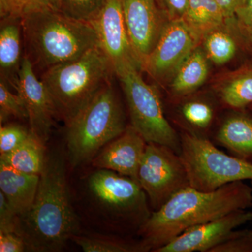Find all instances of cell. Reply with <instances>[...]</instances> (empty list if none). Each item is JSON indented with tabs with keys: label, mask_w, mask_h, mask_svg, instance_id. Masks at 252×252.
Listing matches in <instances>:
<instances>
[{
	"label": "cell",
	"mask_w": 252,
	"mask_h": 252,
	"mask_svg": "<svg viewBox=\"0 0 252 252\" xmlns=\"http://www.w3.org/2000/svg\"><path fill=\"white\" fill-rule=\"evenodd\" d=\"M252 206V189L244 181L210 192L189 186L152 212L138 230L140 242L147 252H155L189 228Z\"/></svg>",
	"instance_id": "6da1fadb"
},
{
	"label": "cell",
	"mask_w": 252,
	"mask_h": 252,
	"mask_svg": "<svg viewBox=\"0 0 252 252\" xmlns=\"http://www.w3.org/2000/svg\"><path fill=\"white\" fill-rule=\"evenodd\" d=\"M79 228L68 193L65 164L62 157L52 154L46 158L34 203L18 216L15 233L24 240L26 250L55 252L63 250Z\"/></svg>",
	"instance_id": "7a4b0ae2"
},
{
	"label": "cell",
	"mask_w": 252,
	"mask_h": 252,
	"mask_svg": "<svg viewBox=\"0 0 252 252\" xmlns=\"http://www.w3.org/2000/svg\"><path fill=\"white\" fill-rule=\"evenodd\" d=\"M21 23L26 56L33 65L46 69L77 59L99 45L91 23L73 19L56 9L33 13Z\"/></svg>",
	"instance_id": "3957f363"
},
{
	"label": "cell",
	"mask_w": 252,
	"mask_h": 252,
	"mask_svg": "<svg viewBox=\"0 0 252 252\" xmlns=\"http://www.w3.org/2000/svg\"><path fill=\"white\" fill-rule=\"evenodd\" d=\"M114 67L97 46L77 59L46 69L41 80L49 91L56 117L66 126L109 83Z\"/></svg>",
	"instance_id": "277c9868"
},
{
	"label": "cell",
	"mask_w": 252,
	"mask_h": 252,
	"mask_svg": "<svg viewBox=\"0 0 252 252\" xmlns=\"http://www.w3.org/2000/svg\"><path fill=\"white\" fill-rule=\"evenodd\" d=\"M66 127L68 158L74 167L93 160L104 146L122 135L127 127L110 83Z\"/></svg>",
	"instance_id": "5b68a950"
},
{
	"label": "cell",
	"mask_w": 252,
	"mask_h": 252,
	"mask_svg": "<svg viewBox=\"0 0 252 252\" xmlns=\"http://www.w3.org/2000/svg\"><path fill=\"white\" fill-rule=\"evenodd\" d=\"M180 156L190 187L210 192L238 182L252 181V163L217 149L207 137L183 132Z\"/></svg>",
	"instance_id": "8992f818"
},
{
	"label": "cell",
	"mask_w": 252,
	"mask_h": 252,
	"mask_svg": "<svg viewBox=\"0 0 252 252\" xmlns=\"http://www.w3.org/2000/svg\"><path fill=\"white\" fill-rule=\"evenodd\" d=\"M140 68L126 64L116 71L122 82L130 113L131 126L147 143L166 146L180 152V135L164 114L158 91L144 81Z\"/></svg>",
	"instance_id": "52a82bcc"
},
{
	"label": "cell",
	"mask_w": 252,
	"mask_h": 252,
	"mask_svg": "<svg viewBox=\"0 0 252 252\" xmlns=\"http://www.w3.org/2000/svg\"><path fill=\"white\" fill-rule=\"evenodd\" d=\"M89 186L96 201L127 227L139 230L152 215L147 194L130 177L99 169L91 176Z\"/></svg>",
	"instance_id": "ba28073f"
},
{
	"label": "cell",
	"mask_w": 252,
	"mask_h": 252,
	"mask_svg": "<svg viewBox=\"0 0 252 252\" xmlns=\"http://www.w3.org/2000/svg\"><path fill=\"white\" fill-rule=\"evenodd\" d=\"M136 181L147 194L154 211L190 186L180 154L170 147L156 143H147Z\"/></svg>",
	"instance_id": "9c48e42d"
},
{
	"label": "cell",
	"mask_w": 252,
	"mask_h": 252,
	"mask_svg": "<svg viewBox=\"0 0 252 252\" xmlns=\"http://www.w3.org/2000/svg\"><path fill=\"white\" fill-rule=\"evenodd\" d=\"M198 45L182 20L168 21L142 70L158 82H169Z\"/></svg>",
	"instance_id": "30bf717a"
},
{
	"label": "cell",
	"mask_w": 252,
	"mask_h": 252,
	"mask_svg": "<svg viewBox=\"0 0 252 252\" xmlns=\"http://www.w3.org/2000/svg\"><path fill=\"white\" fill-rule=\"evenodd\" d=\"M127 34L141 70L169 21L158 0H122Z\"/></svg>",
	"instance_id": "8fae6325"
},
{
	"label": "cell",
	"mask_w": 252,
	"mask_h": 252,
	"mask_svg": "<svg viewBox=\"0 0 252 252\" xmlns=\"http://www.w3.org/2000/svg\"><path fill=\"white\" fill-rule=\"evenodd\" d=\"M27 109L31 133L45 144L49 140L56 109L49 91L36 78L34 65L27 56L23 58L15 87Z\"/></svg>",
	"instance_id": "7c38bea8"
},
{
	"label": "cell",
	"mask_w": 252,
	"mask_h": 252,
	"mask_svg": "<svg viewBox=\"0 0 252 252\" xmlns=\"http://www.w3.org/2000/svg\"><path fill=\"white\" fill-rule=\"evenodd\" d=\"M91 23L97 32L99 46L112 62L114 73L128 64H135L141 69L127 34L122 0H107Z\"/></svg>",
	"instance_id": "4fadbf2b"
},
{
	"label": "cell",
	"mask_w": 252,
	"mask_h": 252,
	"mask_svg": "<svg viewBox=\"0 0 252 252\" xmlns=\"http://www.w3.org/2000/svg\"><path fill=\"white\" fill-rule=\"evenodd\" d=\"M252 220V212L238 210L195 225L154 252H210L230 232Z\"/></svg>",
	"instance_id": "5bb4252c"
},
{
	"label": "cell",
	"mask_w": 252,
	"mask_h": 252,
	"mask_svg": "<svg viewBox=\"0 0 252 252\" xmlns=\"http://www.w3.org/2000/svg\"><path fill=\"white\" fill-rule=\"evenodd\" d=\"M147 142L132 127L111 141L92 160L94 166L111 170L136 180Z\"/></svg>",
	"instance_id": "9a60e30c"
},
{
	"label": "cell",
	"mask_w": 252,
	"mask_h": 252,
	"mask_svg": "<svg viewBox=\"0 0 252 252\" xmlns=\"http://www.w3.org/2000/svg\"><path fill=\"white\" fill-rule=\"evenodd\" d=\"M39 179L40 175L25 173L0 161V189L18 216L34 203Z\"/></svg>",
	"instance_id": "2e32d148"
},
{
	"label": "cell",
	"mask_w": 252,
	"mask_h": 252,
	"mask_svg": "<svg viewBox=\"0 0 252 252\" xmlns=\"http://www.w3.org/2000/svg\"><path fill=\"white\" fill-rule=\"evenodd\" d=\"M21 20H1L0 29V72L1 80L16 87L21 60Z\"/></svg>",
	"instance_id": "e0dca14e"
},
{
	"label": "cell",
	"mask_w": 252,
	"mask_h": 252,
	"mask_svg": "<svg viewBox=\"0 0 252 252\" xmlns=\"http://www.w3.org/2000/svg\"><path fill=\"white\" fill-rule=\"evenodd\" d=\"M181 20L198 44L203 41L209 33L223 28L227 23L217 0H189L187 11Z\"/></svg>",
	"instance_id": "ac0fdd59"
},
{
	"label": "cell",
	"mask_w": 252,
	"mask_h": 252,
	"mask_svg": "<svg viewBox=\"0 0 252 252\" xmlns=\"http://www.w3.org/2000/svg\"><path fill=\"white\" fill-rule=\"evenodd\" d=\"M215 139L240 157L252 156V118L233 114L225 119L217 130Z\"/></svg>",
	"instance_id": "d6986e66"
},
{
	"label": "cell",
	"mask_w": 252,
	"mask_h": 252,
	"mask_svg": "<svg viewBox=\"0 0 252 252\" xmlns=\"http://www.w3.org/2000/svg\"><path fill=\"white\" fill-rule=\"evenodd\" d=\"M208 73L206 54L203 50L195 48L170 81L172 93L177 96L193 94L205 82Z\"/></svg>",
	"instance_id": "ffe728a7"
},
{
	"label": "cell",
	"mask_w": 252,
	"mask_h": 252,
	"mask_svg": "<svg viewBox=\"0 0 252 252\" xmlns=\"http://www.w3.org/2000/svg\"><path fill=\"white\" fill-rule=\"evenodd\" d=\"M46 158L44 144L31 132L28 138L18 147L9 153L1 154L0 161L25 173L40 175Z\"/></svg>",
	"instance_id": "44dd1931"
},
{
	"label": "cell",
	"mask_w": 252,
	"mask_h": 252,
	"mask_svg": "<svg viewBox=\"0 0 252 252\" xmlns=\"http://www.w3.org/2000/svg\"><path fill=\"white\" fill-rule=\"evenodd\" d=\"M220 96L223 103L233 109H242L252 104V69L240 71L222 86Z\"/></svg>",
	"instance_id": "7402d4cb"
},
{
	"label": "cell",
	"mask_w": 252,
	"mask_h": 252,
	"mask_svg": "<svg viewBox=\"0 0 252 252\" xmlns=\"http://www.w3.org/2000/svg\"><path fill=\"white\" fill-rule=\"evenodd\" d=\"M180 114L187 124V132H186L205 137L203 132L211 126L215 110L212 104L207 101L193 99L182 104Z\"/></svg>",
	"instance_id": "603a6c76"
},
{
	"label": "cell",
	"mask_w": 252,
	"mask_h": 252,
	"mask_svg": "<svg viewBox=\"0 0 252 252\" xmlns=\"http://www.w3.org/2000/svg\"><path fill=\"white\" fill-rule=\"evenodd\" d=\"M205 53L207 59L215 64H223L234 57L237 46L233 36L223 28L209 33L204 39Z\"/></svg>",
	"instance_id": "cb8c5ba5"
},
{
	"label": "cell",
	"mask_w": 252,
	"mask_h": 252,
	"mask_svg": "<svg viewBox=\"0 0 252 252\" xmlns=\"http://www.w3.org/2000/svg\"><path fill=\"white\" fill-rule=\"evenodd\" d=\"M72 240L86 252H147L141 242L128 243L115 239L99 237L79 236Z\"/></svg>",
	"instance_id": "d4e9b609"
},
{
	"label": "cell",
	"mask_w": 252,
	"mask_h": 252,
	"mask_svg": "<svg viewBox=\"0 0 252 252\" xmlns=\"http://www.w3.org/2000/svg\"><path fill=\"white\" fill-rule=\"evenodd\" d=\"M107 0H55L56 10L77 21L91 23L98 16Z\"/></svg>",
	"instance_id": "484cf974"
},
{
	"label": "cell",
	"mask_w": 252,
	"mask_h": 252,
	"mask_svg": "<svg viewBox=\"0 0 252 252\" xmlns=\"http://www.w3.org/2000/svg\"><path fill=\"white\" fill-rule=\"evenodd\" d=\"M48 9H56L52 0H0L1 20H21L28 15Z\"/></svg>",
	"instance_id": "4316f807"
},
{
	"label": "cell",
	"mask_w": 252,
	"mask_h": 252,
	"mask_svg": "<svg viewBox=\"0 0 252 252\" xmlns=\"http://www.w3.org/2000/svg\"><path fill=\"white\" fill-rule=\"evenodd\" d=\"M14 117L28 118L26 104L19 94H14L9 91L7 84L0 81V121L1 124L8 118Z\"/></svg>",
	"instance_id": "83f0119b"
},
{
	"label": "cell",
	"mask_w": 252,
	"mask_h": 252,
	"mask_svg": "<svg viewBox=\"0 0 252 252\" xmlns=\"http://www.w3.org/2000/svg\"><path fill=\"white\" fill-rule=\"evenodd\" d=\"M210 252H252V230H233Z\"/></svg>",
	"instance_id": "f1b7e54d"
},
{
	"label": "cell",
	"mask_w": 252,
	"mask_h": 252,
	"mask_svg": "<svg viewBox=\"0 0 252 252\" xmlns=\"http://www.w3.org/2000/svg\"><path fill=\"white\" fill-rule=\"evenodd\" d=\"M31 131L18 124H9L0 127V154L9 153L23 143Z\"/></svg>",
	"instance_id": "f546056e"
},
{
	"label": "cell",
	"mask_w": 252,
	"mask_h": 252,
	"mask_svg": "<svg viewBox=\"0 0 252 252\" xmlns=\"http://www.w3.org/2000/svg\"><path fill=\"white\" fill-rule=\"evenodd\" d=\"M234 23L252 46V0H244L243 4L235 11Z\"/></svg>",
	"instance_id": "4dcf8cb0"
},
{
	"label": "cell",
	"mask_w": 252,
	"mask_h": 252,
	"mask_svg": "<svg viewBox=\"0 0 252 252\" xmlns=\"http://www.w3.org/2000/svg\"><path fill=\"white\" fill-rule=\"evenodd\" d=\"M18 215L0 192V231L16 232Z\"/></svg>",
	"instance_id": "1f68e13d"
},
{
	"label": "cell",
	"mask_w": 252,
	"mask_h": 252,
	"mask_svg": "<svg viewBox=\"0 0 252 252\" xmlns=\"http://www.w3.org/2000/svg\"><path fill=\"white\" fill-rule=\"evenodd\" d=\"M26 250L24 240L17 233L0 231V252H23Z\"/></svg>",
	"instance_id": "d6a6232c"
},
{
	"label": "cell",
	"mask_w": 252,
	"mask_h": 252,
	"mask_svg": "<svg viewBox=\"0 0 252 252\" xmlns=\"http://www.w3.org/2000/svg\"><path fill=\"white\" fill-rule=\"evenodd\" d=\"M161 1L169 21L182 19L189 4V0H161Z\"/></svg>",
	"instance_id": "836d02e7"
},
{
	"label": "cell",
	"mask_w": 252,
	"mask_h": 252,
	"mask_svg": "<svg viewBox=\"0 0 252 252\" xmlns=\"http://www.w3.org/2000/svg\"><path fill=\"white\" fill-rule=\"evenodd\" d=\"M221 8L227 22L234 23L235 11L243 4L244 0H217Z\"/></svg>",
	"instance_id": "e575fe53"
},
{
	"label": "cell",
	"mask_w": 252,
	"mask_h": 252,
	"mask_svg": "<svg viewBox=\"0 0 252 252\" xmlns=\"http://www.w3.org/2000/svg\"><path fill=\"white\" fill-rule=\"evenodd\" d=\"M53 1H54V2H55V0H52Z\"/></svg>",
	"instance_id": "d590c367"
}]
</instances>
